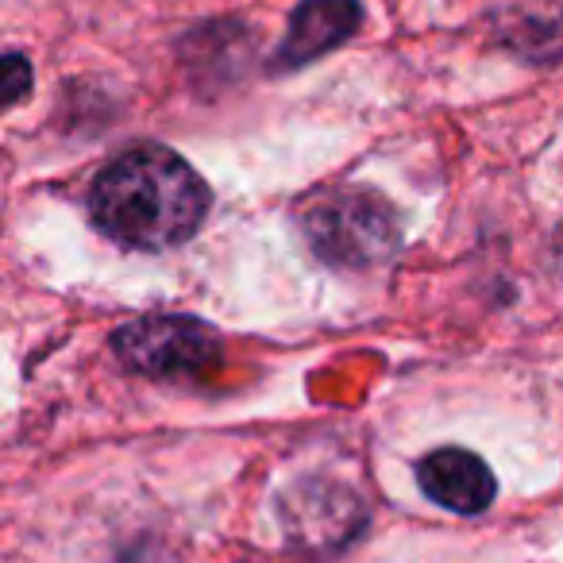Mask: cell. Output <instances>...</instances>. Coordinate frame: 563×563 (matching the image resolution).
<instances>
[{
  "label": "cell",
  "mask_w": 563,
  "mask_h": 563,
  "mask_svg": "<svg viewBox=\"0 0 563 563\" xmlns=\"http://www.w3.org/2000/svg\"><path fill=\"white\" fill-rule=\"evenodd\" d=\"M212 209L209 181L163 143L117 155L89 186V217L132 251H170L194 240Z\"/></svg>",
  "instance_id": "6da1fadb"
},
{
  "label": "cell",
  "mask_w": 563,
  "mask_h": 563,
  "mask_svg": "<svg viewBox=\"0 0 563 563\" xmlns=\"http://www.w3.org/2000/svg\"><path fill=\"white\" fill-rule=\"evenodd\" d=\"M298 224L309 251L340 271H371L401 251V220L371 189H317L301 201Z\"/></svg>",
  "instance_id": "7a4b0ae2"
},
{
  "label": "cell",
  "mask_w": 563,
  "mask_h": 563,
  "mask_svg": "<svg viewBox=\"0 0 563 563\" xmlns=\"http://www.w3.org/2000/svg\"><path fill=\"white\" fill-rule=\"evenodd\" d=\"M112 352L143 378H194L220 360L224 336L201 317L158 313L112 332Z\"/></svg>",
  "instance_id": "3957f363"
},
{
  "label": "cell",
  "mask_w": 563,
  "mask_h": 563,
  "mask_svg": "<svg viewBox=\"0 0 563 563\" xmlns=\"http://www.w3.org/2000/svg\"><path fill=\"white\" fill-rule=\"evenodd\" d=\"M282 525L301 548H340L367 525L363 498L344 483L306 478L282 498Z\"/></svg>",
  "instance_id": "277c9868"
},
{
  "label": "cell",
  "mask_w": 563,
  "mask_h": 563,
  "mask_svg": "<svg viewBox=\"0 0 563 563\" xmlns=\"http://www.w3.org/2000/svg\"><path fill=\"white\" fill-rule=\"evenodd\" d=\"M363 24V4L360 0H301L290 12V27L286 40L274 51L271 70H301V66L317 63L340 43H347Z\"/></svg>",
  "instance_id": "5b68a950"
},
{
  "label": "cell",
  "mask_w": 563,
  "mask_h": 563,
  "mask_svg": "<svg viewBox=\"0 0 563 563\" xmlns=\"http://www.w3.org/2000/svg\"><path fill=\"white\" fill-rule=\"evenodd\" d=\"M417 486L429 501L448 514H483L498 498L494 471L467 448H437L417 463Z\"/></svg>",
  "instance_id": "8992f818"
},
{
  "label": "cell",
  "mask_w": 563,
  "mask_h": 563,
  "mask_svg": "<svg viewBox=\"0 0 563 563\" xmlns=\"http://www.w3.org/2000/svg\"><path fill=\"white\" fill-rule=\"evenodd\" d=\"M27 89H32V63L20 51H12V55H4V104L12 109Z\"/></svg>",
  "instance_id": "52a82bcc"
},
{
  "label": "cell",
  "mask_w": 563,
  "mask_h": 563,
  "mask_svg": "<svg viewBox=\"0 0 563 563\" xmlns=\"http://www.w3.org/2000/svg\"><path fill=\"white\" fill-rule=\"evenodd\" d=\"M560 266H563V240H560Z\"/></svg>",
  "instance_id": "ba28073f"
}]
</instances>
